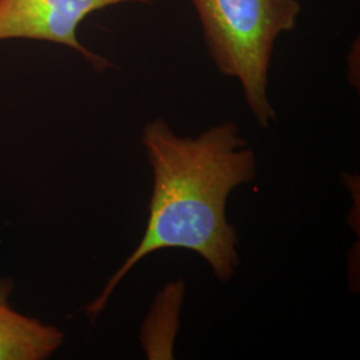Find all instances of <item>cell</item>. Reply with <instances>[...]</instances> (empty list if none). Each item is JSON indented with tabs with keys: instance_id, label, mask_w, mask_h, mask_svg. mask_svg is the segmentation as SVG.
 I'll list each match as a JSON object with an SVG mask.
<instances>
[{
	"instance_id": "1",
	"label": "cell",
	"mask_w": 360,
	"mask_h": 360,
	"mask_svg": "<svg viewBox=\"0 0 360 360\" xmlns=\"http://www.w3.org/2000/svg\"><path fill=\"white\" fill-rule=\"evenodd\" d=\"M142 144L154 176L146 230L135 251L87 306L92 322L129 271L158 251H193L221 283H229L240 264L238 232L226 210L230 193L255 178L257 155L238 124L224 122L190 138L176 135L158 117L143 127Z\"/></svg>"
},
{
	"instance_id": "2",
	"label": "cell",
	"mask_w": 360,
	"mask_h": 360,
	"mask_svg": "<svg viewBox=\"0 0 360 360\" xmlns=\"http://www.w3.org/2000/svg\"><path fill=\"white\" fill-rule=\"evenodd\" d=\"M202 26L208 56L224 77L239 82L257 124L270 129L276 111L269 96L274 47L292 32L299 0H190Z\"/></svg>"
},
{
	"instance_id": "3",
	"label": "cell",
	"mask_w": 360,
	"mask_h": 360,
	"mask_svg": "<svg viewBox=\"0 0 360 360\" xmlns=\"http://www.w3.org/2000/svg\"><path fill=\"white\" fill-rule=\"evenodd\" d=\"M154 0H0V40L37 39L63 44L83 55L98 71L110 62L86 49L77 27L90 13L122 3L150 4Z\"/></svg>"
},
{
	"instance_id": "4",
	"label": "cell",
	"mask_w": 360,
	"mask_h": 360,
	"mask_svg": "<svg viewBox=\"0 0 360 360\" xmlns=\"http://www.w3.org/2000/svg\"><path fill=\"white\" fill-rule=\"evenodd\" d=\"M8 287L0 284V360L46 359L62 346L63 333L27 318L7 303Z\"/></svg>"
}]
</instances>
